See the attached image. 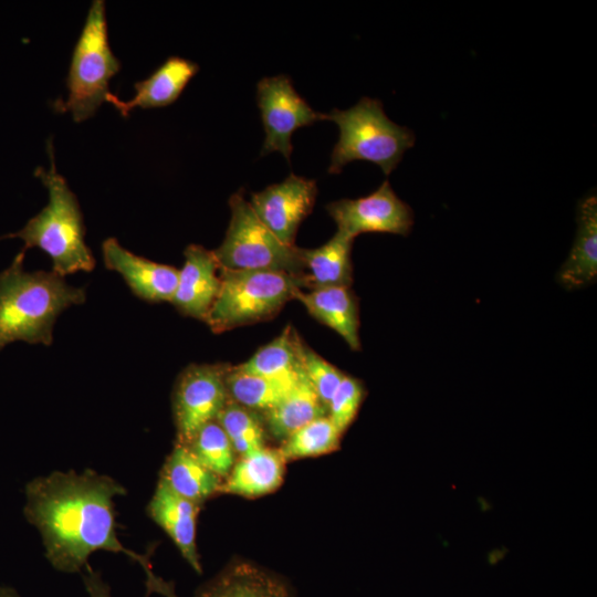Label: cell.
Segmentation results:
<instances>
[{
	"label": "cell",
	"mask_w": 597,
	"mask_h": 597,
	"mask_svg": "<svg viewBox=\"0 0 597 597\" xmlns=\"http://www.w3.org/2000/svg\"><path fill=\"white\" fill-rule=\"evenodd\" d=\"M122 495L126 489L119 482L94 470L54 471L27 484L23 512L38 528L45 557L56 570L81 573L97 551L124 553L142 566L148 593L177 597L172 587L153 573L146 555L121 543L114 499Z\"/></svg>",
	"instance_id": "obj_1"
},
{
	"label": "cell",
	"mask_w": 597,
	"mask_h": 597,
	"mask_svg": "<svg viewBox=\"0 0 597 597\" xmlns=\"http://www.w3.org/2000/svg\"><path fill=\"white\" fill-rule=\"evenodd\" d=\"M24 256L22 249L0 272V352L14 342L50 346L60 314L86 300L53 271L25 270Z\"/></svg>",
	"instance_id": "obj_2"
},
{
	"label": "cell",
	"mask_w": 597,
	"mask_h": 597,
	"mask_svg": "<svg viewBox=\"0 0 597 597\" xmlns=\"http://www.w3.org/2000/svg\"><path fill=\"white\" fill-rule=\"evenodd\" d=\"M50 168L38 167L35 177L48 190L46 206L22 229L8 235L19 238L24 248H39L52 261V271L65 277L76 272H91L95 259L85 242L83 214L76 196L59 174L52 140L48 142Z\"/></svg>",
	"instance_id": "obj_3"
},
{
	"label": "cell",
	"mask_w": 597,
	"mask_h": 597,
	"mask_svg": "<svg viewBox=\"0 0 597 597\" xmlns=\"http://www.w3.org/2000/svg\"><path fill=\"white\" fill-rule=\"evenodd\" d=\"M326 115L339 128L328 174H339L350 161L366 160L389 175L416 142L413 132L389 119L376 98L362 97L350 108H334Z\"/></svg>",
	"instance_id": "obj_4"
},
{
	"label": "cell",
	"mask_w": 597,
	"mask_h": 597,
	"mask_svg": "<svg viewBox=\"0 0 597 597\" xmlns=\"http://www.w3.org/2000/svg\"><path fill=\"white\" fill-rule=\"evenodd\" d=\"M219 270L220 289L205 321L213 333L271 318L302 290L300 277L283 272Z\"/></svg>",
	"instance_id": "obj_5"
},
{
	"label": "cell",
	"mask_w": 597,
	"mask_h": 597,
	"mask_svg": "<svg viewBox=\"0 0 597 597\" xmlns=\"http://www.w3.org/2000/svg\"><path fill=\"white\" fill-rule=\"evenodd\" d=\"M119 70L108 44L105 2L95 0L72 54L67 97L55 103L56 109L71 113L77 123L88 119L106 102L109 81Z\"/></svg>",
	"instance_id": "obj_6"
},
{
	"label": "cell",
	"mask_w": 597,
	"mask_h": 597,
	"mask_svg": "<svg viewBox=\"0 0 597 597\" xmlns=\"http://www.w3.org/2000/svg\"><path fill=\"white\" fill-rule=\"evenodd\" d=\"M229 206L231 219L224 240L212 251L219 268L277 271L302 280L304 263L300 248L284 244L261 222L244 199L243 190L230 197Z\"/></svg>",
	"instance_id": "obj_7"
},
{
	"label": "cell",
	"mask_w": 597,
	"mask_h": 597,
	"mask_svg": "<svg viewBox=\"0 0 597 597\" xmlns=\"http://www.w3.org/2000/svg\"><path fill=\"white\" fill-rule=\"evenodd\" d=\"M228 369L220 364H191L181 371L172 395L176 443L187 446L202 426L217 419L229 399Z\"/></svg>",
	"instance_id": "obj_8"
},
{
	"label": "cell",
	"mask_w": 597,
	"mask_h": 597,
	"mask_svg": "<svg viewBox=\"0 0 597 597\" xmlns=\"http://www.w3.org/2000/svg\"><path fill=\"white\" fill-rule=\"evenodd\" d=\"M256 102L265 132L262 156L279 151L290 161L293 133L327 119L326 114L308 105L284 74L261 78L256 84Z\"/></svg>",
	"instance_id": "obj_9"
},
{
	"label": "cell",
	"mask_w": 597,
	"mask_h": 597,
	"mask_svg": "<svg viewBox=\"0 0 597 597\" xmlns=\"http://www.w3.org/2000/svg\"><path fill=\"white\" fill-rule=\"evenodd\" d=\"M326 210L337 231L353 239L365 232L407 237L415 222L412 209L395 193L388 180L366 197L332 201Z\"/></svg>",
	"instance_id": "obj_10"
},
{
	"label": "cell",
	"mask_w": 597,
	"mask_h": 597,
	"mask_svg": "<svg viewBox=\"0 0 597 597\" xmlns=\"http://www.w3.org/2000/svg\"><path fill=\"white\" fill-rule=\"evenodd\" d=\"M317 196L315 180L290 174L283 181L251 193L256 217L286 245H294L301 222L311 213Z\"/></svg>",
	"instance_id": "obj_11"
},
{
	"label": "cell",
	"mask_w": 597,
	"mask_h": 597,
	"mask_svg": "<svg viewBox=\"0 0 597 597\" xmlns=\"http://www.w3.org/2000/svg\"><path fill=\"white\" fill-rule=\"evenodd\" d=\"M105 266L117 272L130 291L147 302H170L177 286L178 270L136 255L115 238L102 243Z\"/></svg>",
	"instance_id": "obj_12"
},
{
	"label": "cell",
	"mask_w": 597,
	"mask_h": 597,
	"mask_svg": "<svg viewBox=\"0 0 597 597\" xmlns=\"http://www.w3.org/2000/svg\"><path fill=\"white\" fill-rule=\"evenodd\" d=\"M184 255L170 302L182 315L205 322L220 289L219 264L212 251L198 244H189Z\"/></svg>",
	"instance_id": "obj_13"
},
{
	"label": "cell",
	"mask_w": 597,
	"mask_h": 597,
	"mask_svg": "<svg viewBox=\"0 0 597 597\" xmlns=\"http://www.w3.org/2000/svg\"><path fill=\"white\" fill-rule=\"evenodd\" d=\"M199 511L200 505L180 496L161 480L146 509L148 516L167 533L181 556L198 574L202 572L196 544Z\"/></svg>",
	"instance_id": "obj_14"
},
{
	"label": "cell",
	"mask_w": 597,
	"mask_h": 597,
	"mask_svg": "<svg viewBox=\"0 0 597 597\" xmlns=\"http://www.w3.org/2000/svg\"><path fill=\"white\" fill-rule=\"evenodd\" d=\"M199 71V65L190 60L170 56L149 77L135 83V95L129 101H121L112 93L106 102L123 116L136 107L154 108L172 104L188 82Z\"/></svg>",
	"instance_id": "obj_15"
},
{
	"label": "cell",
	"mask_w": 597,
	"mask_h": 597,
	"mask_svg": "<svg viewBox=\"0 0 597 597\" xmlns=\"http://www.w3.org/2000/svg\"><path fill=\"white\" fill-rule=\"evenodd\" d=\"M307 312L324 325L339 334L353 350H359V307L358 300L350 286H332L294 292Z\"/></svg>",
	"instance_id": "obj_16"
},
{
	"label": "cell",
	"mask_w": 597,
	"mask_h": 597,
	"mask_svg": "<svg viewBox=\"0 0 597 597\" xmlns=\"http://www.w3.org/2000/svg\"><path fill=\"white\" fill-rule=\"evenodd\" d=\"M577 231L557 280L567 290L583 289L597 276V198L590 195L577 206Z\"/></svg>",
	"instance_id": "obj_17"
},
{
	"label": "cell",
	"mask_w": 597,
	"mask_h": 597,
	"mask_svg": "<svg viewBox=\"0 0 597 597\" xmlns=\"http://www.w3.org/2000/svg\"><path fill=\"white\" fill-rule=\"evenodd\" d=\"M193 597H292V593L277 575L248 562H235L202 585Z\"/></svg>",
	"instance_id": "obj_18"
},
{
	"label": "cell",
	"mask_w": 597,
	"mask_h": 597,
	"mask_svg": "<svg viewBox=\"0 0 597 597\" xmlns=\"http://www.w3.org/2000/svg\"><path fill=\"white\" fill-rule=\"evenodd\" d=\"M353 238L337 231L320 248H300L304 263L302 289L313 291L332 286H350L353 283Z\"/></svg>",
	"instance_id": "obj_19"
},
{
	"label": "cell",
	"mask_w": 597,
	"mask_h": 597,
	"mask_svg": "<svg viewBox=\"0 0 597 597\" xmlns=\"http://www.w3.org/2000/svg\"><path fill=\"white\" fill-rule=\"evenodd\" d=\"M284 467L279 450L261 448L233 464L219 493L258 498L274 492L282 484Z\"/></svg>",
	"instance_id": "obj_20"
},
{
	"label": "cell",
	"mask_w": 597,
	"mask_h": 597,
	"mask_svg": "<svg viewBox=\"0 0 597 597\" xmlns=\"http://www.w3.org/2000/svg\"><path fill=\"white\" fill-rule=\"evenodd\" d=\"M180 496L201 505L219 493L220 478L201 464L184 444H175L161 469L160 479Z\"/></svg>",
	"instance_id": "obj_21"
},
{
	"label": "cell",
	"mask_w": 597,
	"mask_h": 597,
	"mask_svg": "<svg viewBox=\"0 0 597 597\" xmlns=\"http://www.w3.org/2000/svg\"><path fill=\"white\" fill-rule=\"evenodd\" d=\"M263 413L269 432L283 441L301 427L325 416L327 409L302 371L300 380L284 399Z\"/></svg>",
	"instance_id": "obj_22"
},
{
	"label": "cell",
	"mask_w": 597,
	"mask_h": 597,
	"mask_svg": "<svg viewBox=\"0 0 597 597\" xmlns=\"http://www.w3.org/2000/svg\"><path fill=\"white\" fill-rule=\"evenodd\" d=\"M301 375L296 379H272L243 371L235 366L229 367L226 386L232 400L251 410L265 412L284 399Z\"/></svg>",
	"instance_id": "obj_23"
},
{
	"label": "cell",
	"mask_w": 597,
	"mask_h": 597,
	"mask_svg": "<svg viewBox=\"0 0 597 597\" xmlns=\"http://www.w3.org/2000/svg\"><path fill=\"white\" fill-rule=\"evenodd\" d=\"M295 331L287 325L272 342L261 347L239 369L272 379H296L301 367L295 349Z\"/></svg>",
	"instance_id": "obj_24"
},
{
	"label": "cell",
	"mask_w": 597,
	"mask_h": 597,
	"mask_svg": "<svg viewBox=\"0 0 597 597\" xmlns=\"http://www.w3.org/2000/svg\"><path fill=\"white\" fill-rule=\"evenodd\" d=\"M341 437L342 433L325 415L290 434L282 441L279 452L285 461L317 457L335 451L339 446Z\"/></svg>",
	"instance_id": "obj_25"
},
{
	"label": "cell",
	"mask_w": 597,
	"mask_h": 597,
	"mask_svg": "<svg viewBox=\"0 0 597 597\" xmlns=\"http://www.w3.org/2000/svg\"><path fill=\"white\" fill-rule=\"evenodd\" d=\"M255 412L229 397L216 419L241 457L265 447L264 428Z\"/></svg>",
	"instance_id": "obj_26"
},
{
	"label": "cell",
	"mask_w": 597,
	"mask_h": 597,
	"mask_svg": "<svg viewBox=\"0 0 597 597\" xmlns=\"http://www.w3.org/2000/svg\"><path fill=\"white\" fill-rule=\"evenodd\" d=\"M186 447L220 479L227 478L235 463L234 448L216 420L202 426Z\"/></svg>",
	"instance_id": "obj_27"
},
{
	"label": "cell",
	"mask_w": 597,
	"mask_h": 597,
	"mask_svg": "<svg viewBox=\"0 0 597 597\" xmlns=\"http://www.w3.org/2000/svg\"><path fill=\"white\" fill-rule=\"evenodd\" d=\"M295 349L300 367L327 409L345 374L311 349L295 333Z\"/></svg>",
	"instance_id": "obj_28"
},
{
	"label": "cell",
	"mask_w": 597,
	"mask_h": 597,
	"mask_svg": "<svg viewBox=\"0 0 597 597\" xmlns=\"http://www.w3.org/2000/svg\"><path fill=\"white\" fill-rule=\"evenodd\" d=\"M364 397L362 380L345 375L327 407V416L342 434L354 421Z\"/></svg>",
	"instance_id": "obj_29"
},
{
	"label": "cell",
	"mask_w": 597,
	"mask_h": 597,
	"mask_svg": "<svg viewBox=\"0 0 597 597\" xmlns=\"http://www.w3.org/2000/svg\"><path fill=\"white\" fill-rule=\"evenodd\" d=\"M84 568L85 570L81 574L88 597H112L111 588L101 573L94 570L90 565Z\"/></svg>",
	"instance_id": "obj_30"
},
{
	"label": "cell",
	"mask_w": 597,
	"mask_h": 597,
	"mask_svg": "<svg viewBox=\"0 0 597 597\" xmlns=\"http://www.w3.org/2000/svg\"><path fill=\"white\" fill-rule=\"evenodd\" d=\"M0 597H20L18 593L8 586H0Z\"/></svg>",
	"instance_id": "obj_31"
}]
</instances>
